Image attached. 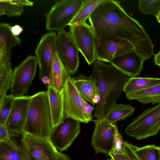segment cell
<instances>
[{
	"label": "cell",
	"instance_id": "cell-14",
	"mask_svg": "<svg viewBox=\"0 0 160 160\" xmlns=\"http://www.w3.org/2000/svg\"><path fill=\"white\" fill-rule=\"evenodd\" d=\"M21 141L34 160H56L57 150L49 139L23 133Z\"/></svg>",
	"mask_w": 160,
	"mask_h": 160
},
{
	"label": "cell",
	"instance_id": "cell-2",
	"mask_svg": "<svg viewBox=\"0 0 160 160\" xmlns=\"http://www.w3.org/2000/svg\"><path fill=\"white\" fill-rule=\"evenodd\" d=\"M90 76L96 81L100 98L96 104L94 116L97 119H103L108 108L121 97L130 77L111 64L97 60L93 63Z\"/></svg>",
	"mask_w": 160,
	"mask_h": 160
},
{
	"label": "cell",
	"instance_id": "cell-10",
	"mask_svg": "<svg viewBox=\"0 0 160 160\" xmlns=\"http://www.w3.org/2000/svg\"><path fill=\"white\" fill-rule=\"evenodd\" d=\"M55 44L56 52L68 73H76L79 66V51L69 33L64 30L58 32Z\"/></svg>",
	"mask_w": 160,
	"mask_h": 160
},
{
	"label": "cell",
	"instance_id": "cell-35",
	"mask_svg": "<svg viewBox=\"0 0 160 160\" xmlns=\"http://www.w3.org/2000/svg\"><path fill=\"white\" fill-rule=\"evenodd\" d=\"M23 28L20 25L16 24L11 27V31L12 33L15 36H18L22 32Z\"/></svg>",
	"mask_w": 160,
	"mask_h": 160
},
{
	"label": "cell",
	"instance_id": "cell-20",
	"mask_svg": "<svg viewBox=\"0 0 160 160\" xmlns=\"http://www.w3.org/2000/svg\"><path fill=\"white\" fill-rule=\"evenodd\" d=\"M13 138L0 142V160H23L21 144L19 145Z\"/></svg>",
	"mask_w": 160,
	"mask_h": 160
},
{
	"label": "cell",
	"instance_id": "cell-23",
	"mask_svg": "<svg viewBox=\"0 0 160 160\" xmlns=\"http://www.w3.org/2000/svg\"><path fill=\"white\" fill-rule=\"evenodd\" d=\"M135 110V108L130 104L115 103L108 108L103 119L108 122L114 124L132 115Z\"/></svg>",
	"mask_w": 160,
	"mask_h": 160
},
{
	"label": "cell",
	"instance_id": "cell-33",
	"mask_svg": "<svg viewBox=\"0 0 160 160\" xmlns=\"http://www.w3.org/2000/svg\"><path fill=\"white\" fill-rule=\"evenodd\" d=\"M11 137L10 132L5 124L0 125V142L5 141Z\"/></svg>",
	"mask_w": 160,
	"mask_h": 160
},
{
	"label": "cell",
	"instance_id": "cell-16",
	"mask_svg": "<svg viewBox=\"0 0 160 160\" xmlns=\"http://www.w3.org/2000/svg\"><path fill=\"white\" fill-rule=\"evenodd\" d=\"M144 61L134 50L115 57L109 63L123 73L133 78L139 75Z\"/></svg>",
	"mask_w": 160,
	"mask_h": 160
},
{
	"label": "cell",
	"instance_id": "cell-34",
	"mask_svg": "<svg viewBox=\"0 0 160 160\" xmlns=\"http://www.w3.org/2000/svg\"><path fill=\"white\" fill-rule=\"evenodd\" d=\"M11 3L23 6H32L34 2L28 0H7Z\"/></svg>",
	"mask_w": 160,
	"mask_h": 160
},
{
	"label": "cell",
	"instance_id": "cell-3",
	"mask_svg": "<svg viewBox=\"0 0 160 160\" xmlns=\"http://www.w3.org/2000/svg\"><path fill=\"white\" fill-rule=\"evenodd\" d=\"M53 127L47 91L31 96L23 133L49 139Z\"/></svg>",
	"mask_w": 160,
	"mask_h": 160
},
{
	"label": "cell",
	"instance_id": "cell-32",
	"mask_svg": "<svg viewBox=\"0 0 160 160\" xmlns=\"http://www.w3.org/2000/svg\"><path fill=\"white\" fill-rule=\"evenodd\" d=\"M126 154L129 160H141L135 152L133 148V144L126 141H124Z\"/></svg>",
	"mask_w": 160,
	"mask_h": 160
},
{
	"label": "cell",
	"instance_id": "cell-12",
	"mask_svg": "<svg viewBox=\"0 0 160 160\" xmlns=\"http://www.w3.org/2000/svg\"><path fill=\"white\" fill-rule=\"evenodd\" d=\"M56 35L55 32H51L42 36L35 49L40 79L44 76L51 78L52 66L56 52Z\"/></svg>",
	"mask_w": 160,
	"mask_h": 160
},
{
	"label": "cell",
	"instance_id": "cell-4",
	"mask_svg": "<svg viewBox=\"0 0 160 160\" xmlns=\"http://www.w3.org/2000/svg\"><path fill=\"white\" fill-rule=\"evenodd\" d=\"M62 92L64 118H71L85 124L92 120V112L95 108L81 95L71 77L66 80Z\"/></svg>",
	"mask_w": 160,
	"mask_h": 160
},
{
	"label": "cell",
	"instance_id": "cell-27",
	"mask_svg": "<svg viewBox=\"0 0 160 160\" xmlns=\"http://www.w3.org/2000/svg\"><path fill=\"white\" fill-rule=\"evenodd\" d=\"M135 152L141 160H160V150L154 144L138 147L134 145Z\"/></svg>",
	"mask_w": 160,
	"mask_h": 160
},
{
	"label": "cell",
	"instance_id": "cell-6",
	"mask_svg": "<svg viewBox=\"0 0 160 160\" xmlns=\"http://www.w3.org/2000/svg\"><path fill=\"white\" fill-rule=\"evenodd\" d=\"M85 0H62L54 3L46 14V28L50 31L64 30L74 18Z\"/></svg>",
	"mask_w": 160,
	"mask_h": 160
},
{
	"label": "cell",
	"instance_id": "cell-41",
	"mask_svg": "<svg viewBox=\"0 0 160 160\" xmlns=\"http://www.w3.org/2000/svg\"><path fill=\"white\" fill-rule=\"evenodd\" d=\"M156 19H157V21L158 23H160V11L157 15L156 17Z\"/></svg>",
	"mask_w": 160,
	"mask_h": 160
},
{
	"label": "cell",
	"instance_id": "cell-7",
	"mask_svg": "<svg viewBox=\"0 0 160 160\" xmlns=\"http://www.w3.org/2000/svg\"><path fill=\"white\" fill-rule=\"evenodd\" d=\"M95 46L97 60L109 63L117 57L135 50L129 42L109 34L96 38Z\"/></svg>",
	"mask_w": 160,
	"mask_h": 160
},
{
	"label": "cell",
	"instance_id": "cell-18",
	"mask_svg": "<svg viewBox=\"0 0 160 160\" xmlns=\"http://www.w3.org/2000/svg\"><path fill=\"white\" fill-rule=\"evenodd\" d=\"M72 79L78 92L85 100L94 106L98 102L100 98L98 89L93 77L80 74Z\"/></svg>",
	"mask_w": 160,
	"mask_h": 160
},
{
	"label": "cell",
	"instance_id": "cell-26",
	"mask_svg": "<svg viewBox=\"0 0 160 160\" xmlns=\"http://www.w3.org/2000/svg\"><path fill=\"white\" fill-rule=\"evenodd\" d=\"M12 74L11 64L0 65V102L11 88Z\"/></svg>",
	"mask_w": 160,
	"mask_h": 160
},
{
	"label": "cell",
	"instance_id": "cell-43",
	"mask_svg": "<svg viewBox=\"0 0 160 160\" xmlns=\"http://www.w3.org/2000/svg\"><path fill=\"white\" fill-rule=\"evenodd\" d=\"M159 147V149L160 150V147Z\"/></svg>",
	"mask_w": 160,
	"mask_h": 160
},
{
	"label": "cell",
	"instance_id": "cell-42",
	"mask_svg": "<svg viewBox=\"0 0 160 160\" xmlns=\"http://www.w3.org/2000/svg\"><path fill=\"white\" fill-rule=\"evenodd\" d=\"M113 160L112 158L110 159H108V160Z\"/></svg>",
	"mask_w": 160,
	"mask_h": 160
},
{
	"label": "cell",
	"instance_id": "cell-8",
	"mask_svg": "<svg viewBox=\"0 0 160 160\" xmlns=\"http://www.w3.org/2000/svg\"><path fill=\"white\" fill-rule=\"evenodd\" d=\"M38 62L35 56H28L12 71L11 95L23 96L28 91L36 72Z\"/></svg>",
	"mask_w": 160,
	"mask_h": 160
},
{
	"label": "cell",
	"instance_id": "cell-30",
	"mask_svg": "<svg viewBox=\"0 0 160 160\" xmlns=\"http://www.w3.org/2000/svg\"><path fill=\"white\" fill-rule=\"evenodd\" d=\"M14 97L6 94L0 102V125L5 124L11 110Z\"/></svg>",
	"mask_w": 160,
	"mask_h": 160
},
{
	"label": "cell",
	"instance_id": "cell-28",
	"mask_svg": "<svg viewBox=\"0 0 160 160\" xmlns=\"http://www.w3.org/2000/svg\"><path fill=\"white\" fill-rule=\"evenodd\" d=\"M138 8L143 15H152L156 17L160 11V0H138Z\"/></svg>",
	"mask_w": 160,
	"mask_h": 160
},
{
	"label": "cell",
	"instance_id": "cell-31",
	"mask_svg": "<svg viewBox=\"0 0 160 160\" xmlns=\"http://www.w3.org/2000/svg\"><path fill=\"white\" fill-rule=\"evenodd\" d=\"M113 154H126V150L124 141L123 140L118 130L114 135L112 148L110 152Z\"/></svg>",
	"mask_w": 160,
	"mask_h": 160
},
{
	"label": "cell",
	"instance_id": "cell-15",
	"mask_svg": "<svg viewBox=\"0 0 160 160\" xmlns=\"http://www.w3.org/2000/svg\"><path fill=\"white\" fill-rule=\"evenodd\" d=\"M31 96L14 97L12 108L5 125L9 131L23 133Z\"/></svg>",
	"mask_w": 160,
	"mask_h": 160
},
{
	"label": "cell",
	"instance_id": "cell-39",
	"mask_svg": "<svg viewBox=\"0 0 160 160\" xmlns=\"http://www.w3.org/2000/svg\"><path fill=\"white\" fill-rule=\"evenodd\" d=\"M154 62L155 65L160 67V51L158 53L154 54Z\"/></svg>",
	"mask_w": 160,
	"mask_h": 160
},
{
	"label": "cell",
	"instance_id": "cell-36",
	"mask_svg": "<svg viewBox=\"0 0 160 160\" xmlns=\"http://www.w3.org/2000/svg\"><path fill=\"white\" fill-rule=\"evenodd\" d=\"M110 156L113 160H129L128 157L126 154H113L109 153Z\"/></svg>",
	"mask_w": 160,
	"mask_h": 160
},
{
	"label": "cell",
	"instance_id": "cell-13",
	"mask_svg": "<svg viewBox=\"0 0 160 160\" xmlns=\"http://www.w3.org/2000/svg\"><path fill=\"white\" fill-rule=\"evenodd\" d=\"M95 127L92 135L91 145L96 153H102L109 155L112 148L113 139L118 128L115 124L104 119H92Z\"/></svg>",
	"mask_w": 160,
	"mask_h": 160
},
{
	"label": "cell",
	"instance_id": "cell-5",
	"mask_svg": "<svg viewBox=\"0 0 160 160\" xmlns=\"http://www.w3.org/2000/svg\"><path fill=\"white\" fill-rule=\"evenodd\" d=\"M160 130V103L144 110L125 129L128 136L138 140L156 135Z\"/></svg>",
	"mask_w": 160,
	"mask_h": 160
},
{
	"label": "cell",
	"instance_id": "cell-29",
	"mask_svg": "<svg viewBox=\"0 0 160 160\" xmlns=\"http://www.w3.org/2000/svg\"><path fill=\"white\" fill-rule=\"evenodd\" d=\"M24 11L23 6L11 3L7 0H0V16L9 17L21 16Z\"/></svg>",
	"mask_w": 160,
	"mask_h": 160
},
{
	"label": "cell",
	"instance_id": "cell-1",
	"mask_svg": "<svg viewBox=\"0 0 160 160\" xmlns=\"http://www.w3.org/2000/svg\"><path fill=\"white\" fill-rule=\"evenodd\" d=\"M96 38L107 34L131 43L145 61L153 55L152 42L139 22L129 16L118 1L104 0L88 18Z\"/></svg>",
	"mask_w": 160,
	"mask_h": 160
},
{
	"label": "cell",
	"instance_id": "cell-19",
	"mask_svg": "<svg viewBox=\"0 0 160 160\" xmlns=\"http://www.w3.org/2000/svg\"><path fill=\"white\" fill-rule=\"evenodd\" d=\"M49 104L53 127L64 118L63 102L62 92L56 89L51 85L47 86Z\"/></svg>",
	"mask_w": 160,
	"mask_h": 160
},
{
	"label": "cell",
	"instance_id": "cell-24",
	"mask_svg": "<svg viewBox=\"0 0 160 160\" xmlns=\"http://www.w3.org/2000/svg\"><path fill=\"white\" fill-rule=\"evenodd\" d=\"M160 83V78L151 77L130 78L123 88V91L129 94L146 89Z\"/></svg>",
	"mask_w": 160,
	"mask_h": 160
},
{
	"label": "cell",
	"instance_id": "cell-22",
	"mask_svg": "<svg viewBox=\"0 0 160 160\" xmlns=\"http://www.w3.org/2000/svg\"><path fill=\"white\" fill-rule=\"evenodd\" d=\"M70 78L56 52L51 70V85L58 91L62 92L66 80Z\"/></svg>",
	"mask_w": 160,
	"mask_h": 160
},
{
	"label": "cell",
	"instance_id": "cell-25",
	"mask_svg": "<svg viewBox=\"0 0 160 160\" xmlns=\"http://www.w3.org/2000/svg\"><path fill=\"white\" fill-rule=\"evenodd\" d=\"M104 0H85L81 7L69 26L86 22L96 8Z\"/></svg>",
	"mask_w": 160,
	"mask_h": 160
},
{
	"label": "cell",
	"instance_id": "cell-9",
	"mask_svg": "<svg viewBox=\"0 0 160 160\" xmlns=\"http://www.w3.org/2000/svg\"><path fill=\"white\" fill-rule=\"evenodd\" d=\"M70 26L69 33L78 51L89 65L96 60L95 53L96 37L90 25L87 22L73 24Z\"/></svg>",
	"mask_w": 160,
	"mask_h": 160
},
{
	"label": "cell",
	"instance_id": "cell-38",
	"mask_svg": "<svg viewBox=\"0 0 160 160\" xmlns=\"http://www.w3.org/2000/svg\"><path fill=\"white\" fill-rule=\"evenodd\" d=\"M56 160H71L68 156L57 150L56 152Z\"/></svg>",
	"mask_w": 160,
	"mask_h": 160
},
{
	"label": "cell",
	"instance_id": "cell-40",
	"mask_svg": "<svg viewBox=\"0 0 160 160\" xmlns=\"http://www.w3.org/2000/svg\"><path fill=\"white\" fill-rule=\"evenodd\" d=\"M41 80L43 83L45 84L48 85H51L52 81L50 78L48 76H44L42 77Z\"/></svg>",
	"mask_w": 160,
	"mask_h": 160
},
{
	"label": "cell",
	"instance_id": "cell-11",
	"mask_svg": "<svg viewBox=\"0 0 160 160\" xmlns=\"http://www.w3.org/2000/svg\"><path fill=\"white\" fill-rule=\"evenodd\" d=\"M80 123L73 118L65 117L53 127L49 140L56 149L62 152L71 146L81 131Z\"/></svg>",
	"mask_w": 160,
	"mask_h": 160
},
{
	"label": "cell",
	"instance_id": "cell-37",
	"mask_svg": "<svg viewBox=\"0 0 160 160\" xmlns=\"http://www.w3.org/2000/svg\"><path fill=\"white\" fill-rule=\"evenodd\" d=\"M23 150V160H34L28 153L24 144L21 141Z\"/></svg>",
	"mask_w": 160,
	"mask_h": 160
},
{
	"label": "cell",
	"instance_id": "cell-21",
	"mask_svg": "<svg viewBox=\"0 0 160 160\" xmlns=\"http://www.w3.org/2000/svg\"><path fill=\"white\" fill-rule=\"evenodd\" d=\"M130 100H135L143 104L160 103V83L151 87L126 94Z\"/></svg>",
	"mask_w": 160,
	"mask_h": 160
},
{
	"label": "cell",
	"instance_id": "cell-17",
	"mask_svg": "<svg viewBox=\"0 0 160 160\" xmlns=\"http://www.w3.org/2000/svg\"><path fill=\"white\" fill-rule=\"evenodd\" d=\"M22 40L13 35L10 24H0V65L11 64V48L21 43Z\"/></svg>",
	"mask_w": 160,
	"mask_h": 160
}]
</instances>
